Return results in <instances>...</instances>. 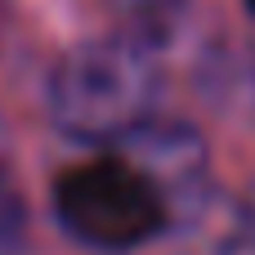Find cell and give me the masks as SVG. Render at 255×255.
I'll use <instances>...</instances> for the list:
<instances>
[{
	"label": "cell",
	"mask_w": 255,
	"mask_h": 255,
	"mask_svg": "<svg viewBox=\"0 0 255 255\" xmlns=\"http://www.w3.org/2000/svg\"><path fill=\"white\" fill-rule=\"evenodd\" d=\"M22 242H27V202L18 193L9 148L0 134V255H22Z\"/></svg>",
	"instance_id": "obj_5"
},
{
	"label": "cell",
	"mask_w": 255,
	"mask_h": 255,
	"mask_svg": "<svg viewBox=\"0 0 255 255\" xmlns=\"http://www.w3.org/2000/svg\"><path fill=\"white\" fill-rule=\"evenodd\" d=\"M242 4H247V13H251V18H255V0H242Z\"/></svg>",
	"instance_id": "obj_8"
},
{
	"label": "cell",
	"mask_w": 255,
	"mask_h": 255,
	"mask_svg": "<svg viewBox=\"0 0 255 255\" xmlns=\"http://www.w3.org/2000/svg\"><path fill=\"white\" fill-rule=\"evenodd\" d=\"M117 148H126L175 202V215L184 224V211H193V220L211 206V143L193 121H175V117H152L148 126H139L130 139H121Z\"/></svg>",
	"instance_id": "obj_3"
},
{
	"label": "cell",
	"mask_w": 255,
	"mask_h": 255,
	"mask_svg": "<svg viewBox=\"0 0 255 255\" xmlns=\"http://www.w3.org/2000/svg\"><path fill=\"white\" fill-rule=\"evenodd\" d=\"M206 211L188 224L193 229V242L179 247L175 255H255V224H251V215H247V206H238V215L229 224H211Z\"/></svg>",
	"instance_id": "obj_4"
},
{
	"label": "cell",
	"mask_w": 255,
	"mask_h": 255,
	"mask_svg": "<svg viewBox=\"0 0 255 255\" xmlns=\"http://www.w3.org/2000/svg\"><path fill=\"white\" fill-rule=\"evenodd\" d=\"M49 206L76 247L99 255H134L179 229L175 202L126 148H99L63 166L49 184Z\"/></svg>",
	"instance_id": "obj_2"
},
{
	"label": "cell",
	"mask_w": 255,
	"mask_h": 255,
	"mask_svg": "<svg viewBox=\"0 0 255 255\" xmlns=\"http://www.w3.org/2000/svg\"><path fill=\"white\" fill-rule=\"evenodd\" d=\"M103 4L112 9V18H117L121 27H134V31L157 36V31L170 27L193 0H103Z\"/></svg>",
	"instance_id": "obj_6"
},
{
	"label": "cell",
	"mask_w": 255,
	"mask_h": 255,
	"mask_svg": "<svg viewBox=\"0 0 255 255\" xmlns=\"http://www.w3.org/2000/svg\"><path fill=\"white\" fill-rule=\"evenodd\" d=\"M166 63L148 31L121 27L67 45L45 76V112L58 134L117 148L139 126L161 117Z\"/></svg>",
	"instance_id": "obj_1"
},
{
	"label": "cell",
	"mask_w": 255,
	"mask_h": 255,
	"mask_svg": "<svg viewBox=\"0 0 255 255\" xmlns=\"http://www.w3.org/2000/svg\"><path fill=\"white\" fill-rule=\"evenodd\" d=\"M247 215H251V224H255V188H251V197H247Z\"/></svg>",
	"instance_id": "obj_7"
}]
</instances>
